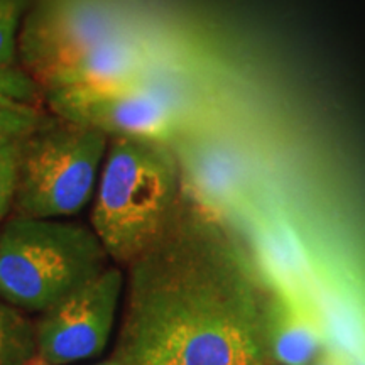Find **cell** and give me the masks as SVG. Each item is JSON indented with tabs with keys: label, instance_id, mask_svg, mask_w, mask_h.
Listing matches in <instances>:
<instances>
[{
	"label": "cell",
	"instance_id": "2",
	"mask_svg": "<svg viewBox=\"0 0 365 365\" xmlns=\"http://www.w3.org/2000/svg\"><path fill=\"white\" fill-rule=\"evenodd\" d=\"M182 196V170L170 143L110 139L91 207V228L112 262L129 267L156 244Z\"/></svg>",
	"mask_w": 365,
	"mask_h": 365
},
{
	"label": "cell",
	"instance_id": "19",
	"mask_svg": "<svg viewBox=\"0 0 365 365\" xmlns=\"http://www.w3.org/2000/svg\"><path fill=\"white\" fill-rule=\"evenodd\" d=\"M125 364H127V362H125ZM127 365H130V364H127Z\"/></svg>",
	"mask_w": 365,
	"mask_h": 365
},
{
	"label": "cell",
	"instance_id": "1",
	"mask_svg": "<svg viewBox=\"0 0 365 365\" xmlns=\"http://www.w3.org/2000/svg\"><path fill=\"white\" fill-rule=\"evenodd\" d=\"M252 293L215 215L182 188L164 234L127 267L113 354L130 365H261Z\"/></svg>",
	"mask_w": 365,
	"mask_h": 365
},
{
	"label": "cell",
	"instance_id": "3",
	"mask_svg": "<svg viewBox=\"0 0 365 365\" xmlns=\"http://www.w3.org/2000/svg\"><path fill=\"white\" fill-rule=\"evenodd\" d=\"M113 266L91 227L12 217L0 230V299L44 313Z\"/></svg>",
	"mask_w": 365,
	"mask_h": 365
},
{
	"label": "cell",
	"instance_id": "7",
	"mask_svg": "<svg viewBox=\"0 0 365 365\" xmlns=\"http://www.w3.org/2000/svg\"><path fill=\"white\" fill-rule=\"evenodd\" d=\"M124 287V271L113 264L41 313L36 323L39 357L68 365L102 355L112 339Z\"/></svg>",
	"mask_w": 365,
	"mask_h": 365
},
{
	"label": "cell",
	"instance_id": "6",
	"mask_svg": "<svg viewBox=\"0 0 365 365\" xmlns=\"http://www.w3.org/2000/svg\"><path fill=\"white\" fill-rule=\"evenodd\" d=\"M49 110L63 120L97 130L108 139L173 143L180 110L149 78L139 83L46 91Z\"/></svg>",
	"mask_w": 365,
	"mask_h": 365
},
{
	"label": "cell",
	"instance_id": "17",
	"mask_svg": "<svg viewBox=\"0 0 365 365\" xmlns=\"http://www.w3.org/2000/svg\"><path fill=\"white\" fill-rule=\"evenodd\" d=\"M346 365H365V359H349L346 357Z\"/></svg>",
	"mask_w": 365,
	"mask_h": 365
},
{
	"label": "cell",
	"instance_id": "4",
	"mask_svg": "<svg viewBox=\"0 0 365 365\" xmlns=\"http://www.w3.org/2000/svg\"><path fill=\"white\" fill-rule=\"evenodd\" d=\"M107 135L56 115H44L22 140L17 217L61 220L93 200L108 149Z\"/></svg>",
	"mask_w": 365,
	"mask_h": 365
},
{
	"label": "cell",
	"instance_id": "10",
	"mask_svg": "<svg viewBox=\"0 0 365 365\" xmlns=\"http://www.w3.org/2000/svg\"><path fill=\"white\" fill-rule=\"evenodd\" d=\"M38 355L36 323L0 299V365H27Z\"/></svg>",
	"mask_w": 365,
	"mask_h": 365
},
{
	"label": "cell",
	"instance_id": "11",
	"mask_svg": "<svg viewBox=\"0 0 365 365\" xmlns=\"http://www.w3.org/2000/svg\"><path fill=\"white\" fill-rule=\"evenodd\" d=\"M29 0H0V70L19 66L17 49Z\"/></svg>",
	"mask_w": 365,
	"mask_h": 365
},
{
	"label": "cell",
	"instance_id": "16",
	"mask_svg": "<svg viewBox=\"0 0 365 365\" xmlns=\"http://www.w3.org/2000/svg\"><path fill=\"white\" fill-rule=\"evenodd\" d=\"M97 365H127V364H125L124 360H122L120 357H117V355L113 354L110 359L103 360V362H100V364H97Z\"/></svg>",
	"mask_w": 365,
	"mask_h": 365
},
{
	"label": "cell",
	"instance_id": "15",
	"mask_svg": "<svg viewBox=\"0 0 365 365\" xmlns=\"http://www.w3.org/2000/svg\"><path fill=\"white\" fill-rule=\"evenodd\" d=\"M313 365H346V357L335 350H325Z\"/></svg>",
	"mask_w": 365,
	"mask_h": 365
},
{
	"label": "cell",
	"instance_id": "5",
	"mask_svg": "<svg viewBox=\"0 0 365 365\" xmlns=\"http://www.w3.org/2000/svg\"><path fill=\"white\" fill-rule=\"evenodd\" d=\"M132 31L129 14L115 0H39L22 22L17 61L43 86L73 59Z\"/></svg>",
	"mask_w": 365,
	"mask_h": 365
},
{
	"label": "cell",
	"instance_id": "18",
	"mask_svg": "<svg viewBox=\"0 0 365 365\" xmlns=\"http://www.w3.org/2000/svg\"><path fill=\"white\" fill-rule=\"evenodd\" d=\"M27 365H51V364L44 362V360H43V359H41V357H39V355H38V357H36V359L33 360V362H29V364H27Z\"/></svg>",
	"mask_w": 365,
	"mask_h": 365
},
{
	"label": "cell",
	"instance_id": "12",
	"mask_svg": "<svg viewBox=\"0 0 365 365\" xmlns=\"http://www.w3.org/2000/svg\"><path fill=\"white\" fill-rule=\"evenodd\" d=\"M41 86L21 66L0 70V108L38 105Z\"/></svg>",
	"mask_w": 365,
	"mask_h": 365
},
{
	"label": "cell",
	"instance_id": "14",
	"mask_svg": "<svg viewBox=\"0 0 365 365\" xmlns=\"http://www.w3.org/2000/svg\"><path fill=\"white\" fill-rule=\"evenodd\" d=\"M24 139L0 148V222L14 210L17 181H19L21 149Z\"/></svg>",
	"mask_w": 365,
	"mask_h": 365
},
{
	"label": "cell",
	"instance_id": "8",
	"mask_svg": "<svg viewBox=\"0 0 365 365\" xmlns=\"http://www.w3.org/2000/svg\"><path fill=\"white\" fill-rule=\"evenodd\" d=\"M143 36L132 31L97 46L61 66L44 81L43 93L58 88H88L139 83L149 78L150 53Z\"/></svg>",
	"mask_w": 365,
	"mask_h": 365
},
{
	"label": "cell",
	"instance_id": "13",
	"mask_svg": "<svg viewBox=\"0 0 365 365\" xmlns=\"http://www.w3.org/2000/svg\"><path fill=\"white\" fill-rule=\"evenodd\" d=\"M44 113L38 105H16L0 108V148L17 143L33 132Z\"/></svg>",
	"mask_w": 365,
	"mask_h": 365
},
{
	"label": "cell",
	"instance_id": "9",
	"mask_svg": "<svg viewBox=\"0 0 365 365\" xmlns=\"http://www.w3.org/2000/svg\"><path fill=\"white\" fill-rule=\"evenodd\" d=\"M269 350L281 365H313L325 352L327 331L299 296L282 291L269 304L264 325Z\"/></svg>",
	"mask_w": 365,
	"mask_h": 365
}]
</instances>
